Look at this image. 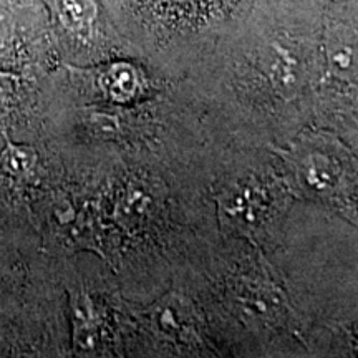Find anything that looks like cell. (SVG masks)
<instances>
[{"mask_svg":"<svg viewBox=\"0 0 358 358\" xmlns=\"http://www.w3.org/2000/svg\"><path fill=\"white\" fill-rule=\"evenodd\" d=\"M282 156L290 164L299 187L310 196L337 203L350 192L355 178L352 159L338 143L312 136Z\"/></svg>","mask_w":358,"mask_h":358,"instance_id":"obj_1","label":"cell"},{"mask_svg":"<svg viewBox=\"0 0 358 358\" xmlns=\"http://www.w3.org/2000/svg\"><path fill=\"white\" fill-rule=\"evenodd\" d=\"M217 204L224 229L248 237L261 234L274 217L272 192L256 181L224 191L217 198Z\"/></svg>","mask_w":358,"mask_h":358,"instance_id":"obj_2","label":"cell"},{"mask_svg":"<svg viewBox=\"0 0 358 358\" xmlns=\"http://www.w3.org/2000/svg\"><path fill=\"white\" fill-rule=\"evenodd\" d=\"M234 302L249 317L268 325H282L290 315L285 294L266 280H241L234 287Z\"/></svg>","mask_w":358,"mask_h":358,"instance_id":"obj_3","label":"cell"},{"mask_svg":"<svg viewBox=\"0 0 358 358\" xmlns=\"http://www.w3.org/2000/svg\"><path fill=\"white\" fill-rule=\"evenodd\" d=\"M156 206L158 198L153 194V186L141 181H131L120 191L115 214L124 229L140 231L153 219Z\"/></svg>","mask_w":358,"mask_h":358,"instance_id":"obj_4","label":"cell"},{"mask_svg":"<svg viewBox=\"0 0 358 358\" xmlns=\"http://www.w3.org/2000/svg\"><path fill=\"white\" fill-rule=\"evenodd\" d=\"M57 222L60 231H64L62 234L65 239L70 241L75 248L96 249L100 252V239L88 208L69 206L64 211L57 213Z\"/></svg>","mask_w":358,"mask_h":358,"instance_id":"obj_5","label":"cell"},{"mask_svg":"<svg viewBox=\"0 0 358 358\" xmlns=\"http://www.w3.org/2000/svg\"><path fill=\"white\" fill-rule=\"evenodd\" d=\"M71 310H73V340L78 350H96L100 342V320H98L95 307L88 295L78 294L71 297Z\"/></svg>","mask_w":358,"mask_h":358,"instance_id":"obj_6","label":"cell"},{"mask_svg":"<svg viewBox=\"0 0 358 358\" xmlns=\"http://www.w3.org/2000/svg\"><path fill=\"white\" fill-rule=\"evenodd\" d=\"M155 320L164 334L176 340H186L194 329V317L178 297H164L155 308Z\"/></svg>","mask_w":358,"mask_h":358,"instance_id":"obj_7","label":"cell"},{"mask_svg":"<svg viewBox=\"0 0 358 358\" xmlns=\"http://www.w3.org/2000/svg\"><path fill=\"white\" fill-rule=\"evenodd\" d=\"M268 71H271V78L275 88L282 95H290V93L297 92L299 83H301V69H299L297 60L290 57L287 52L279 50L275 53Z\"/></svg>","mask_w":358,"mask_h":358,"instance_id":"obj_8","label":"cell"},{"mask_svg":"<svg viewBox=\"0 0 358 358\" xmlns=\"http://www.w3.org/2000/svg\"><path fill=\"white\" fill-rule=\"evenodd\" d=\"M138 77L136 71L129 69L127 65L113 66L106 71L103 77V87H105L106 93L113 98L115 101H128L133 100L138 93Z\"/></svg>","mask_w":358,"mask_h":358,"instance_id":"obj_9","label":"cell"},{"mask_svg":"<svg viewBox=\"0 0 358 358\" xmlns=\"http://www.w3.org/2000/svg\"><path fill=\"white\" fill-rule=\"evenodd\" d=\"M37 164V153L34 148L7 143L0 153V168L12 178H24L34 171Z\"/></svg>","mask_w":358,"mask_h":358,"instance_id":"obj_10","label":"cell"},{"mask_svg":"<svg viewBox=\"0 0 358 358\" xmlns=\"http://www.w3.org/2000/svg\"><path fill=\"white\" fill-rule=\"evenodd\" d=\"M330 65L340 75H350L355 71V47L352 43H337L329 53Z\"/></svg>","mask_w":358,"mask_h":358,"instance_id":"obj_11","label":"cell"},{"mask_svg":"<svg viewBox=\"0 0 358 358\" xmlns=\"http://www.w3.org/2000/svg\"><path fill=\"white\" fill-rule=\"evenodd\" d=\"M62 10L71 24H83L88 19V0H62Z\"/></svg>","mask_w":358,"mask_h":358,"instance_id":"obj_12","label":"cell"}]
</instances>
